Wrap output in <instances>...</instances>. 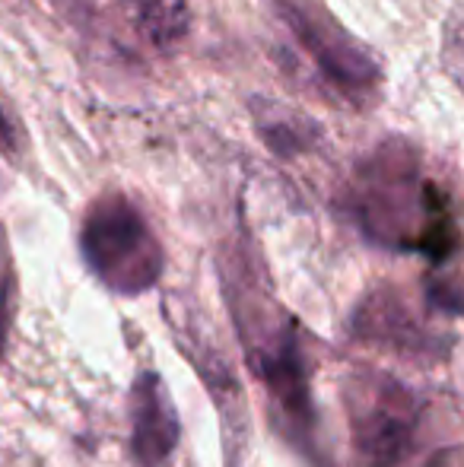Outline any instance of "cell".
<instances>
[{"mask_svg":"<svg viewBox=\"0 0 464 467\" xmlns=\"http://www.w3.org/2000/svg\"><path fill=\"white\" fill-rule=\"evenodd\" d=\"M350 430L359 458L369 467H395L414 439L417 410L410 394L385 375L363 379L347 398Z\"/></svg>","mask_w":464,"mask_h":467,"instance_id":"obj_4","label":"cell"},{"mask_svg":"<svg viewBox=\"0 0 464 467\" xmlns=\"http://www.w3.org/2000/svg\"><path fill=\"white\" fill-rule=\"evenodd\" d=\"M80 254L93 277L121 296H140L160 280L166 254L143 210L121 191L99 194L80 223Z\"/></svg>","mask_w":464,"mask_h":467,"instance_id":"obj_2","label":"cell"},{"mask_svg":"<svg viewBox=\"0 0 464 467\" xmlns=\"http://www.w3.org/2000/svg\"><path fill=\"white\" fill-rule=\"evenodd\" d=\"M433 188L420 175V156L404 137L382 140L350 179V210L363 233L382 245L433 248L442 239Z\"/></svg>","mask_w":464,"mask_h":467,"instance_id":"obj_1","label":"cell"},{"mask_svg":"<svg viewBox=\"0 0 464 467\" xmlns=\"http://www.w3.org/2000/svg\"><path fill=\"white\" fill-rule=\"evenodd\" d=\"M51 4H55L57 13L74 26H83L93 16V0H51Z\"/></svg>","mask_w":464,"mask_h":467,"instance_id":"obj_8","label":"cell"},{"mask_svg":"<svg viewBox=\"0 0 464 467\" xmlns=\"http://www.w3.org/2000/svg\"><path fill=\"white\" fill-rule=\"evenodd\" d=\"M179 442V420L156 372H140L130 391V455L140 467H166Z\"/></svg>","mask_w":464,"mask_h":467,"instance_id":"obj_5","label":"cell"},{"mask_svg":"<svg viewBox=\"0 0 464 467\" xmlns=\"http://www.w3.org/2000/svg\"><path fill=\"white\" fill-rule=\"evenodd\" d=\"M296 48L335 99L363 109L378 96L382 64L318 0H271Z\"/></svg>","mask_w":464,"mask_h":467,"instance_id":"obj_3","label":"cell"},{"mask_svg":"<svg viewBox=\"0 0 464 467\" xmlns=\"http://www.w3.org/2000/svg\"><path fill=\"white\" fill-rule=\"evenodd\" d=\"M254 124H258V134L267 147L277 156H296L305 153L312 143H318V124H312L305 115L290 111L280 102H264V99H254L252 105Z\"/></svg>","mask_w":464,"mask_h":467,"instance_id":"obj_7","label":"cell"},{"mask_svg":"<svg viewBox=\"0 0 464 467\" xmlns=\"http://www.w3.org/2000/svg\"><path fill=\"white\" fill-rule=\"evenodd\" d=\"M130 26L156 51L181 45L191 32V0H121Z\"/></svg>","mask_w":464,"mask_h":467,"instance_id":"obj_6","label":"cell"},{"mask_svg":"<svg viewBox=\"0 0 464 467\" xmlns=\"http://www.w3.org/2000/svg\"><path fill=\"white\" fill-rule=\"evenodd\" d=\"M0 150H4L6 156H16V150H19V134H16V128H13V121L4 115V109H0Z\"/></svg>","mask_w":464,"mask_h":467,"instance_id":"obj_9","label":"cell"}]
</instances>
